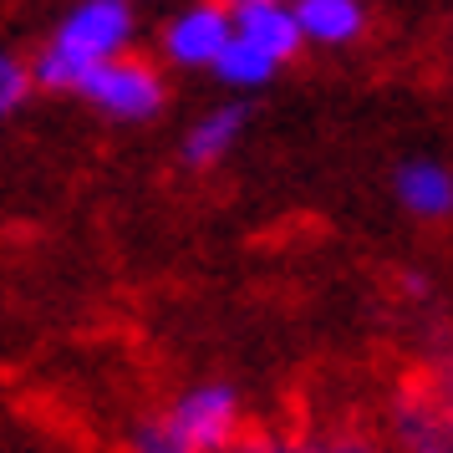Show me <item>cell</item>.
<instances>
[{
    "instance_id": "6da1fadb",
    "label": "cell",
    "mask_w": 453,
    "mask_h": 453,
    "mask_svg": "<svg viewBox=\"0 0 453 453\" xmlns=\"http://www.w3.org/2000/svg\"><path fill=\"white\" fill-rule=\"evenodd\" d=\"M133 26H138L133 0H77L46 36V46L31 57L42 92H77L87 72H97L112 57H127Z\"/></svg>"
},
{
    "instance_id": "7a4b0ae2",
    "label": "cell",
    "mask_w": 453,
    "mask_h": 453,
    "mask_svg": "<svg viewBox=\"0 0 453 453\" xmlns=\"http://www.w3.org/2000/svg\"><path fill=\"white\" fill-rule=\"evenodd\" d=\"M77 97H82L92 112L112 118V123H148V118L164 112L168 82L153 62L112 57V62H103L97 72H87V82L77 87Z\"/></svg>"
},
{
    "instance_id": "3957f363",
    "label": "cell",
    "mask_w": 453,
    "mask_h": 453,
    "mask_svg": "<svg viewBox=\"0 0 453 453\" xmlns=\"http://www.w3.org/2000/svg\"><path fill=\"white\" fill-rule=\"evenodd\" d=\"M164 423L194 453H229L245 438V408H240V392L229 382H194L188 392L173 397Z\"/></svg>"
},
{
    "instance_id": "277c9868",
    "label": "cell",
    "mask_w": 453,
    "mask_h": 453,
    "mask_svg": "<svg viewBox=\"0 0 453 453\" xmlns=\"http://www.w3.org/2000/svg\"><path fill=\"white\" fill-rule=\"evenodd\" d=\"M234 42V5L225 0H194L164 26V62L173 66H209Z\"/></svg>"
},
{
    "instance_id": "5b68a950",
    "label": "cell",
    "mask_w": 453,
    "mask_h": 453,
    "mask_svg": "<svg viewBox=\"0 0 453 453\" xmlns=\"http://www.w3.org/2000/svg\"><path fill=\"white\" fill-rule=\"evenodd\" d=\"M229 5H234V36L250 42V46H260V51L275 57L280 66L306 46L296 0H229Z\"/></svg>"
},
{
    "instance_id": "8992f818",
    "label": "cell",
    "mask_w": 453,
    "mask_h": 453,
    "mask_svg": "<svg viewBox=\"0 0 453 453\" xmlns=\"http://www.w3.org/2000/svg\"><path fill=\"white\" fill-rule=\"evenodd\" d=\"M392 194L423 225L449 219L453 214V168L438 164V158H408V164H397V173H392Z\"/></svg>"
},
{
    "instance_id": "52a82bcc",
    "label": "cell",
    "mask_w": 453,
    "mask_h": 453,
    "mask_svg": "<svg viewBox=\"0 0 453 453\" xmlns=\"http://www.w3.org/2000/svg\"><path fill=\"white\" fill-rule=\"evenodd\" d=\"M392 443L403 453H453V412L423 392L392 408Z\"/></svg>"
},
{
    "instance_id": "ba28073f",
    "label": "cell",
    "mask_w": 453,
    "mask_h": 453,
    "mask_svg": "<svg viewBox=\"0 0 453 453\" xmlns=\"http://www.w3.org/2000/svg\"><path fill=\"white\" fill-rule=\"evenodd\" d=\"M245 123H250V112L240 103H219V107H209L204 118H194L184 133V164L188 168H214L219 158H229L234 153V143L245 138Z\"/></svg>"
},
{
    "instance_id": "9c48e42d",
    "label": "cell",
    "mask_w": 453,
    "mask_h": 453,
    "mask_svg": "<svg viewBox=\"0 0 453 453\" xmlns=\"http://www.w3.org/2000/svg\"><path fill=\"white\" fill-rule=\"evenodd\" d=\"M296 16L311 46H351L367 26L362 0H296Z\"/></svg>"
},
{
    "instance_id": "30bf717a",
    "label": "cell",
    "mask_w": 453,
    "mask_h": 453,
    "mask_svg": "<svg viewBox=\"0 0 453 453\" xmlns=\"http://www.w3.org/2000/svg\"><path fill=\"white\" fill-rule=\"evenodd\" d=\"M275 72H280V62L265 57L260 46L240 42V36H234V42L225 46V57L214 62V77H219L225 87H234V92H255V87H265Z\"/></svg>"
},
{
    "instance_id": "8fae6325",
    "label": "cell",
    "mask_w": 453,
    "mask_h": 453,
    "mask_svg": "<svg viewBox=\"0 0 453 453\" xmlns=\"http://www.w3.org/2000/svg\"><path fill=\"white\" fill-rule=\"evenodd\" d=\"M270 453H388L377 438L351 428H326V433H296V438H270Z\"/></svg>"
},
{
    "instance_id": "7c38bea8",
    "label": "cell",
    "mask_w": 453,
    "mask_h": 453,
    "mask_svg": "<svg viewBox=\"0 0 453 453\" xmlns=\"http://www.w3.org/2000/svg\"><path fill=\"white\" fill-rule=\"evenodd\" d=\"M36 66L26 62V57H0V112H16L26 107V97L36 92Z\"/></svg>"
},
{
    "instance_id": "4fadbf2b",
    "label": "cell",
    "mask_w": 453,
    "mask_h": 453,
    "mask_svg": "<svg viewBox=\"0 0 453 453\" xmlns=\"http://www.w3.org/2000/svg\"><path fill=\"white\" fill-rule=\"evenodd\" d=\"M127 453H194V449H188L184 438L158 418V423H143V428L133 433V449Z\"/></svg>"
}]
</instances>
